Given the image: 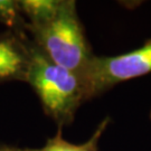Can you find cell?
Wrapping results in <instances>:
<instances>
[{
	"label": "cell",
	"instance_id": "3957f363",
	"mask_svg": "<svg viewBox=\"0 0 151 151\" xmlns=\"http://www.w3.org/2000/svg\"><path fill=\"white\" fill-rule=\"evenodd\" d=\"M151 73V39L141 47L116 56H93L82 77L85 99L90 100L121 82Z\"/></svg>",
	"mask_w": 151,
	"mask_h": 151
},
{
	"label": "cell",
	"instance_id": "8992f818",
	"mask_svg": "<svg viewBox=\"0 0 151 151\" xmlns=\"http://www.w3.org/2000/svg\"><path fill=\"white\" fill-rule=\"evenodd\" d=\"M60 0H22L19 1L22 14L29 19L28 24L44 22L58 9Z\"/></svg>",
	"mask_w": 151,
	"mask_h": 151
},
{
	"label": "cell",
	"instance_id": "277c9868",
	"mask_svg": "<svg viewBox=\"0 0 151 151\" xmlns=\"http://www.w3.org/2000/svg\"><path fill=\"white\" fill-rule=\"evenodd\" d=\"M28 63V46L14 37L0 36V82L24 80Z\"/></svg>",
	"mask_w": 151,
	"mask_h": 151
},
{
	"label": "cell",
	"instance_id": "ba28073f",
	"mask_svg": "<svg viewBox=\"0 0 151 151\" xmlns=\"http://www.w3.org/2000/svg\"><path fill=\"white\" fill-rule=\"evenodd\" d=\"M149 116H150V120H151V110H150V115H149Z\"/></svg>",
	"mask_w": 151,
	"mask_h": 151
},
{
	"label": "cell",
	"instance_id": "6da1fadb",
	"mask_svg": "<svg viewBox=\"0 0 151 151\" xmlns=\"http://www.w3.org/2000/svg\"><path fill=\"white\" fill-rule=\"evenodd\" d=\"M26 27L34 37V45L46 57L83 77L94 55L77 15L75 1L60 0L53 16L44 22L27 24Z\"/></svg>",
	"mask_w": 151,
	"mask_h": 151
},
{
	"label": "cell",
	"instance_id": "52a82bcc",
	"mask_svg": "<svg viewBox=\"0 0 151 151\" xmlns=\"http://www.w3.org/2000/svg\"><path fill=\"white\" fill-rule=\"evenodd\" d=\"M19 1L0 0V22L9 27H16L22 20Z\"/></svg>",
	"mask_w": 151,
	"mask_h": 151
},
{
	"label": "cell",
	"instance_id": "7a4b0ae2",
	"mask_svg": "<svg viewBox=\"0 0 151 151\" xmlns=\"http://www.w3.org/2000/svg\"><path fill=\"white\" fill-rule=\"evenodd\" d=\"M24 81L29 83L43 110L58 127L73 122L85 99L81 76L46 57L34 45H28V63Z\"/></svg>",
	"mask_w": 151,
	"mask_h": 151
},
{
	"label": "cell",
	"instance_id": "5b68a950",
	"mask_svg": "<svg viewBox=\"0 0 151 151\" xmlns=\"http://www.w3.org/2000/svg\"><path fill=\"white\" fill-rule=\"evenodd\" d=\"M111 122V119L106 116L96 127L92 137L83 143H72L65 140L62 135V128L58 129L56 134L48 138L45 146L42 148H20L9 145H0V151H99V142L103 133Z\"/></svg>",
	"mask_w": 151,
	"mask_h": 151
}]
</instances>
